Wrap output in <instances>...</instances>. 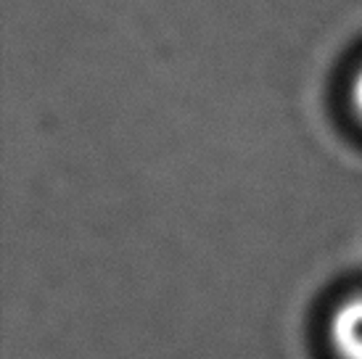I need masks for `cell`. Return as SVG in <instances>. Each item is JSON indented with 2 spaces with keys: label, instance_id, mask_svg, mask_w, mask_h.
<instances>
[{
  "label": "cell",
  "instance_id": "2",
  "mask_svg": "<svg viewBox=\"0 0 362 359\" xmlns=\"http://www.w3.org/2000/svg\"><path fill=\"white\" fill-rule=\"evenodd\" d=\"M349 109H352L354 119L362 124V66H357L349 80Z\"/></svg>",
  "mask_w": 362,
  "mask_h": 359
},
{
  "label": "cell",
  "instance_id": "1",
  "mask_svg": "<svg viewBox=\"0 0 362 359\" xmlns=\"http://www.w3.org/2000/svg\"><path fill=\"white\" fill-rule=\"evenodd\" d=\"M328 339L341 359H362V290L336 304L328 319Z\"/></svg>",
  "mask_w": 362,
  "mask_h": 359
}]
</instances>
